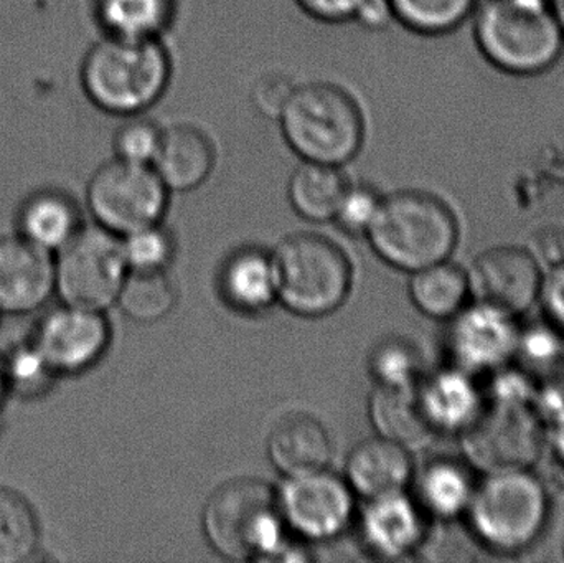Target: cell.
<instances>
[{"label":"cell","instance_id":"obj_19","mask_svg":"<svg viewBox=\"0 0 564 563\" xmlns=\"http://www.w3.org/2000/svg\"><path fill=\"white\" fill-rule=\"evenodd\" d=\"M17 235L55 255L79 234L82 208L59 188H40L23 198L15 217Z\"/></svg>","mask_w":564,"mask_h":563},{"label":"cell","instance_id":"obj_38","mask_svg":"<svg viewBox=\"0 0 564 563\" xmlns=\"http://www.w3.org/2000/svg\"><path fill=\"white\" fill-rule=\"evenodd\" d=\"M540 293L550 320L564 331V263L553 267Z\"/></svg>","mask_w":564,"mask_h":563},{"label":"cell","instance_id":"obj_15","mask_svg":"<svg viewBox=\"0 0 564 563\" xmlns=\"http://www.w3.org/2000/svg\"><path fill=\"white\" fill-rule=\"evenodd\" d=\"M451 350L466 370L494 369L519 349L520 334L512 314L489 304L460 311L454 316Z\"/></svg>","mask_w":564,"mask_h":563},{"label":"cell","instance_id":"obj_41","mask_svg":"<svg viewBox=\"0 0 564 563\" xmlns=\"http://www.w3.org/2000/svg\"><path fill=\"white\" fill-rule=\"evenodd\" d=\"M7 393H9V387H7L6 369H3V360L0 357V405L3 403Z\"/></svg>","mask_w":564,"mask_h":563},{"label":"cell","instance_id":"obj_6","mask_svg":"<svg viewBox=\"0 0 564 563\" xmlns=\"http://www.w3.org/2000/svg\"><path fill=\"white\" fill-rule=\"evenodd\" d=\"M476 538L496 552H520L545 531L550 499L545 486L529 473H490L466 509Z\"/></svg>","mask_w":564,"mask_h":563},{"label":"cell","instance_id":"obj_32","mask_svg":"<svg viewBox=\"0 0 564 563\" xmlns=\"http://www.w3.org/2000/svg\"><path fill=\"white\" fill-rule=\"evenodd\" d=\"M2 360L9 393L22 397L40 396L46 392L58 377L50 369L32 340L17 346L12 353L3 356Z\"/></svg>","mask_w":564,"mask_h":563},{"label":"cell","instance_id":"obj_34","mask_svg":"<svg viewBox=\"0 0 564 563\" xmlns=\"http://www.w3.org/2000/svg\"><path fill=\"white\" fill-rule=\"evenodd\" d=\"M164 126L144 115L129 116L112 136L116 159L152 165L161 148Z\"/></svg>","mask_w":564,"mask_h":563},{"label":"cell","instance_id":"obj_40","mask_svg":"<svg viewBox=\"0 0 564 563\" xmlns=\"http://www.w3.org/2000/svg\"><path fill=\"white\" fill-rule=\"evenodd\" d=\"M553 448H555L556 456L564 465V409L558 413L555 419L552 432Z\"/></svg>","mask_w":564,"mask_h":563},{"label":"cell","instance_id":"obj_7","mask_svg":"<svg viewBox=\"0 0 564 563\" xmlns=\"http://www.w3.org/2000/svg\"><path fill=\"white\" fill-rule=\"evenodd\" d=\"M278 300L291 313L322 317L337 311L351 288V267L337 243L321 235L297 234L273 255Z\"/></svg>","mask_w":564,"mask_h":563},{"label":"cell","instance_id":"obj_8","mask_svg":"<svg viewBox=\"0 0 564 563\" xmlns=\"http://www.w3.org/2000/svg\"><path fill=\"white\" fill-rule=\"evenodd\" d=\"M463 433L467 462L489 475L532 468L545 440L539 415L520 396H500L480 407Z\"/></svg>","mask_w":564,"mask_h":563},{"label":"cell","instance_id":"obj_3","mask_svg":"<svg viewBox=\"0 0 564 563\" xmlns=\"http://www.w3.org/2000/svg\"><path fill=\"white\" fill-rule=\"evenodd\" d=\"M473 19L477 48L507 75H542L562 58L564 32L552 3L480 0Z\"/></svg>","mask_w":564,"mask_h":563},{"label":"cell","instance_id":"obj_43","mask_svg":"<svg viewBox=\"0 0 564 563\" xmlns=\"http://www.w3.org/2000/svg\"><path fill=\"white\" fill-rule=\"evenodd\" d=\"M0 317H2V313H0Z\"/></svg>","mask_w":564,"mask_h":563},{"label":"cell","instance_id":"obj_1","mask_svg":"<svg viewBox=\"0 0 564 563\" xmlns=\"http://www.w3.org/2000/svg\"><path fill=\"white\" fill-rule=\"evenodd\" d=\"M172 75L174 63L162 39L102 36L89 46L79 66V83L89 102L105 115L122 119L144 115L158 105Z\"/></svg>","mask_w":564,"mask_h":563},{"label":"cell","instance_id":"obj_27","mask_svg":"<svg viewBox=\"0 0 564 563\" xmlns=\"http://www.w3.org/2000/svg\"><path fill=\"white\" fill-rule=\"evenodd\" d=\"M467 294V274L446 261L414 271L410 281V297L414 306L434 320H451L459 314Z\"/></svg>","mask_w":564,"mask_h":563},{"label":"cell","instance_id":"obj_36","mask_svg":"<svg viewBox=\"0 0 564 563\" xmlns=\"http://www.w3.org/2000/svg\"><path fill=\"white\" fill-rule=\"evenodd\" d=\"M294 2L312 20L338 25V23L357 22L358 15L370 0H294Z\"/></svg>","mask_w":564,"mask_h":563},{"label":"cell","instance_id":"obj_2","mask_svg":"<svg viewBox=\"0 0 564 563\" xmlns=\"http://www.w3.org/2000/svg\"><path fill=\"white\" fill-rule=\"evenodd\" d=\"M276 121L285 144L302 161L345 167L367 138L360 102L330 82L295 85Z\"/></svg>","mask_w":564,"mask_h":563},{"label":"cell","instance_id":"obj_23","mask_svg":"<svg viewBox=\"0 0 564 563\" xmlns=\"http://www.w3.org/2000/svg\"><path fill=\"white\" fill-rule=\"evenodd\" d=\"M175 12L177 0H93L96 25L111 39H162Z\"/></svg>","mask_w":564,"mask_h":563},{"label":"cell","instance_id":"obj_10","mask_svg":"<svg viewBox=\"0 0 564 563\" xmlns=\"http://www.w3.org/2000/svg\"><path fill=\"white\" fill-rule=\"evenodd\" d=\"M128 273L118 235L85 225L55 253V296L62 304L105 313Z\"/></svg>","mask_w":564,"mask_h":563},{"label":"cell","instance_id":"obj_39","mask_svg":"<svg viewBox=\"0 0 564 563\" xmlns=\"http://www.w3.org/2000/svg\"><path fill=\"white\" fill-rule=\"evenodd\" d=\"M532 251L535 260L545 261L550 267L564 263V230L562 228H543L532 238Z\"/></svg>","mask_w":564,"mask_h":563},{"label":"cell","instance_id":"obj_11","mask_svg":"<svg viewBox=\"0 0 564 563\" xmlns=\"http://www.w3.org/2000/svg\"><path fill=\"white\" fill-rule=\"evenodd\" d=\"M276 495L285 528L305 541H332L354 519V491L327 469L285 478Z\"/></svg>","mask_w":564,"mask_h":563},{"label":"cell","instance_id":"obj_4","mask_svg":"<svg viewBox=\"0 0 564 563\" xmlns=\"http://www.w3.org/2000/svg\"><path fill=\"white\" fill-rule=\"evenodd\" d=\"M205 539L227 561L281 559L288 554L278 495L254 478L225 483L202 512Z\"/></svg>","mask_w":564,"mask_h":563},{"label":"cell","instance_id":"obj_5","mask_svg":"<svg viewBox=\"0 0 564 563\" xmlns=\"http://www.w3.org/2000/svg\"><path fill=\"white\" fill-rule=\"evenodd\" d=\"M367 235L381 260L414 273L451 257L459 225L443 198L424 191H400L384 195Z\"/></svg>","mask_w":564,"mask_h":563},{"label":"cell","instance_id":"obj_18","mask_svg":"<svg viewBox=\"0 0 564 563\" xmlns=\"http://www.w3.org/2000/svg\"><path fill=\"white\" fill-rule=\"evenodd\" d=\"M217 164V148L198 126L172 124L164 128L161 148L152 167L169 192H191L204 185Z\"/></svg>","mask_w":564,"mask_h":563},{"label":"cell","instance_id":"obj_28","mask_svg":"<svg viewBox=\"0 0 564 563\" xmlns=\"http://www.w3.org/2000/svg\"><path fill=\"white\" fill-rule=\"evenodd\" d=\"M40 522L30 502L0 486V563H25L39 554Z\"/></svg>","mask_w":564,"mask_h":563},{"label":"cell","instance_id":"obj_22","mask_svg":"<svg viewBox=\"0 0 564 563\" xmlns=\"http://www.w3.org/2000/svg\"><path fill=\"white\" fill-rule=\"evenodd\" d=\"M225 301L241 313H261L278 300L273 257L245 248L228 258L220 274Z\"/></svg>","mask_w":564,"mask_h":563},{"label":"cell","instance_id":"obj_26","mask_svg":"<svg viewBox=\"0 0 564 563\" xmlns=\"http://www.w3.org/2000/svg\"><path fill=\"white\" fill-rule=\"evenodd\" d=\"M474 491L473 475L463 463L437 459L430 463L417 479V505L437 518H456L466 512Z\"/></svg>","mask_w":564,"mask_h":563},{"label":"cell","instance_id":"obj_20","mask_svg":"<svg viewBox=\"0 0 564 563\" xmlns=\"http://www.w3.org/2000/svg\"><path fill=\"white\" fill-rule=\"evenodd\" d=\"M268 456L285 478L327 469L332 443L318 420L305 413H291L281 419L268 436Z\"/></svg>","mask_w":564,"mask_h":563},{"label":"cell","instance_id":"obj_9","mask_svg":"<svg viewBox=\"0 0 564 563\" xmlns=\"http://www.w3.org/2000/svg\"><path fill=\"white\" fill-rule=\"evenodd\" d=\"M169 194L152 165L112 158L93 172L85 198L98 227L124 237L139 228L161 224Z\"/></svg>","mask_w":564,"mask_h":563},{"label":"cell","instance_id":"obj_37","mask_svg":"<svg viewBox=\"0 0 564 563\" xmlns=\"http://www.w3.org/2000/svg\"><path fill=\"white\" fill-rule=\"evenodd\" d=\"M294 86L291 78L281 75V73L264 75L263 78L253 86L251 101H253V106L260 115L267 116V118L278 119L282 106L288 101L289 95H291Z\"/></svg>","mask_w":564,"mask_h":563},{"label":"cell","instance_id":"obj_17","mask_svg":"<svg viewBox=\"0 0 564 563\" xmlns=\"http://www.w3.org/2000/svg\"><path fill=\"white\" fill-rule=\"evenodd\" d=\"M411 478L410 450L381 436L358 443L345 463V481L367 501L404 492Z\"/></svg>","mask_w":564,"mask_h":563},{"label":"cell","instance_id":"obj_24","mask_svg":"<svg viewBox=\"0 0 564 563\" xmlns=\"http://www.w3.org/2000/svg\"><path fill=\"white\" fill-rule=\"evenodd\" d=\"M350 178L340 165L302 161L292 172L288 197L295 214L308 221H330L344 201Z\"/></svg>","mask_w":564,"mask_h":563},{"label":"cell","instance_id":"obj_21","mask_svg":"<svg viewBox=\"0 0 564 563\" xmlns=\"http://www.w3.org/2000/svg\"><path fill=\"white\" fill-rule=\"evenodd\" d=\"M416 393L433 432H464L480 410L479 393L464 370L434 373Z\"/></svg>","mask_w":564,"mask_h":563},{"label":"cell","instance_id":"obj_14","mask_svg":"<svg viewBox=\"0 0 564 563\" xmlns=\"http://www.w3.org/2000/svg\"><path fill=\"white\" fill-rule=\"evenodd\" d=\"M55 294V255L25 238H0V313H35Z\"/></svg>","mask_w":564,"mask_h":563},{"label":"cell","instance_id":"obj_13","mask_svg":"<svg viewBox=\"0 0 564 563\" xmlns=\"http://www.w3.org/2000/svg\"><path fill=\"white\" fill-rule=\"evenodd\" d=\"M469 291L503 313L522 314L532 307L542 290L539 261L519 247H496L484 251L470 264Z\"/></svg>","mask_w":564,"mask_h":563},{"label":"cell","instance_id":"obj_33","mask_svg":"<svg viewBox=\"0 0 564 563\" xmlns=\"http://www.w3.org/2000/svg\"><path fill=\"white\" fill-rule=\"evenodd\" d=\"M420 370V356L404 340H383L370 356V373L377 386L414 387Z\"/></svg>","mask_w":564,"mask_h":563},{"label":"cell","instance_id":"obj_25","mask_svg":"<svg viewBox=\"0 0 564 563\" xmlns=\"http://www.w3.org/2000/svg\"><path fill=\"white\" fill-rule=\"evenodd\" d=\"M368 413L378 436L408 450L420 446L433 433L421 412L414 387L377 386Z\"/></svg>","mask_w":564,"mask_h":563},{"label":"cell","instance_id":"obj_42","mask_svg":"<svg viewBox=\"0 0 564 563\" xmlns=\"http://www.w3.org/2000/svg\"><path fill=\"white\" fill-rule=\"evenodd\" d=\"M552 10L564 32V0H552Z\"/></svg>","mask_w":564,"mask_h":563},{"label":"cell","instance_id":"obj_29","mask_svg":"<svg viewBox=\"0 0 564 563\" xmlns=\"http://www.w3.org/2000/svg\"><path fill=\"white\" fill-rule=\"evenodd\" d=\"M391 17L410 32L441 36L473 19L480 0H387Z\"/></svg>","mask_w":564,"mask_h":563},{"label":"cell","instance_id":"obj_30","mask_svg":"<svg viewBox=\"0 0 564 563\" xmlns=\"http://www.w3.org/2000/svg\"><path fill=\"white\" fill-rule=\"evenodd\" d=\"M175 288L164 271L135 273L129 271L119 290L116 304L122 313L138 323H154L174 310Z\"/></svg>","mask_w":564,"mask_h":563},{"label":"cell","instance_id":"obj_16","mask_svg":"<svg viewBox=\"0 0 564 563\" xmlns=\"http://www.w3.org/2000/svg\"><path fill=\"white\" fill-rule=\"evenodd\" d=\"M365 548L381 559L411 554L424 538L421 506L404 492L370 499L360 516Z\"/></svg>","mask_w":564,"mask_h":563},{"label":"cell","instance_id":"obj_31","mask_svg":"<svg viewBox=\"0 0 564 563\" xmlns=\"http://www.w3.org/2000/svg\"><path fill=\"white\" fill-rule=\"evenodd\" d=\"M121 248L126 267L135 273L165 271L174 258V238L161 224L124 235Z\"/></svg>","mask_w":564,"mask_h":563},{"label":"cell","instance_id":"obj_35","mask_svg":"<svg viewBox=\"0 0 564 563\" xmlns=\"http://www.w3.org/2000/svg\"><path fill=\"white\" fill-rule=\"evenodd\" d=\"M383 197L373 185L350 182L334 221L348 234H367L380 210Z\"/></svg>","mask_w":564,"mask_h":563},{"label":"cell","instance_id":"obj_12","mask_svg":"<svg viewBox=\"0 0 564 563\" xmlns=\"http://www.w3.org/2000/svg\"><path fill=\"white\" fill-rule=\"evenodd\" d=\"M30 340L56 376H76L102 359L111 327L99 311L62 304L40 317Z\"/></svg>","mask_w":564,"mask_h":563}]
</instances>
